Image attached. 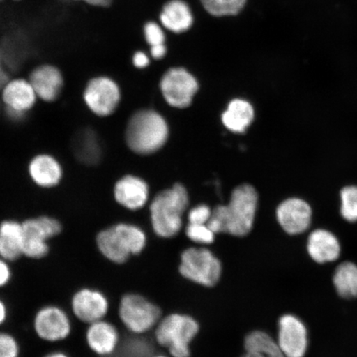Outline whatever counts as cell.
I'll return each mask as SVG.
<instances>
[{
	"label": "cell",
	"mask_w": 357,
	"mask_h": 357,
	"mask_svg": "<svg viewBox=\"0 0 357 357\" xmlns=\"http://www.w3.org/2000/svg\"><path fill=\"white\" fill-rule=\"evenodd\" d=\"M341 213L348 222L357 221V187L347 186L341 191Z\"/></svg>",
	"instance_id": "obj_29"
},
{
	"label": "cell",
	"mask_w": 357,
	"mask_h": 357,
	"mask_svg": "<svg viewBox=\"0 0 357 357\" xmlns=\"http://www.w3.org/2000/svg\"><path fill=\"white\" fill-rule=\"evenodd\" d=\"M156 344L167 349L171 357H191V344L200 330L198 320L184 312H169L156 324Z\"/></svg>",
	"instance_id": "obj_4"
},
{
	"label": "cell",
	"mask_w": 357,
	"mask_h": 357,
	"mask_svg": "<svg viewBox=\"0 0 357 357\" xmlns=\"http://www.w3.org/2000/svg\"><path fill=\"white\" fill-rule=\"evenodd\" d=\"M254 119L253 107L243 100L230 102L227 110L222 115V121L229 130L236 133H243L252 124Z\"/></svg>",
	"instance_id": "obj_24"
},
{
	"label": "cell",
	"mask_w": 357,
	"mask_h": 357,
	"mask_svg": "<svg viewBox=\"0 0 357 357\" xmlns=\"http://www.w3.org/2000/svg\"><path fill=\"white\" fill-rule=\"evenodd\" d=\"M12 278L10 262L0 257V288L6 287Z\"/></svg>",
	"instance_id": "obj_33"
},
{
	"label": "cell",
	"mask_w": 357,
	"mask_h": 357,
	"mask_svg": "<svg viewBox=\"0 0 357 357\" xmlns=\"http://www.w3.org/2000/svg\"><path fill=\"white\" fill-rule=\"evenodd\" d=\"M278 345L285 357H303L307 347L305 325L297 317L287 314L279 320Z\"/></svg>",
	"instance_id": "obj_16"
},
{
	"label": "cell",
	"mask_w": 357,
	"mask_h": 357,
	"mask_svg": "<svg viewBox=\"0 0 357 357\" xmlns=\"http://www.w3.org/2000/svg\"><path fill=\"white\" fill-rule=\"evenodd\" d=\"M244 354L240 357H285L278 342L269 334L256 330L244 338Z\"/></svg>",
	"instance_id": "obj_23"
},
{
	"label": "cell",
	"mask_w": 357,
	"mask_h": 357,
	"mask_svg": "<svg viewBox=\"0 0 357 357\" xmlns=\"http://www.w3.org/2000/svg\"><path fill=\"white\" fill-rule=\"evenodd\" d=\"M248 0H200L209 15L216 17H234L244 10Z\"/></svg>",
	"instance_id": "obj_27"
},
{
	"label": "cell",
	"mask_w": 357,
	"mask_h": 357,
	"mask_svg": "<svg viewBox=\"0 0 357 357\" xmlns=\"http://www.w3.org/2000/svg\"><path fill=\"white\" fill-rule=\"evenodd\" d=\"M114 199L129 211H138L145 206L149 190L146 183L133 176H124L114 186Z\"/></svg>",
	"instance_id": "obj_19"
},
{
	"label": "cell",
	"mask_w": 357,
	"mask_h": 357,
	"mask_svg": "<svg viewBox=\"0 0 357 357\" xmlns=\"http://www.w3.org/2000/svg\"><path fill=\"white\" fill-rule=\"evenodd\" d=\"M70 307L75 318L89 325L105 319L109 314L110 303L100 290L86 287L73 294Z\"/></svg>",
	"instance_id": "obj_15"
},
{
	"label": "cell",
	"mask_w": 357,
	"mask_h": 357,
	"mask_svg": "<svg viewBox=\"0 0 357 357\" xmlns=\"http://www.w3.org/2000/svg\"><path fill=\"white\" fill-rule=\"evenodd\" d=\"M194 21L193 12L184 0H169L160 13V24L169 32L176 34L189 31Z\"/></svg>",
	"instance_id": "obj_20"
},
{
	"label": "cell",
	"mask_w": 357,
	"mask_h": 357,
	"mask_svg": "<svg viewBox=\"0 0 357 357\" xmlns=\"http://www.w3.org/2000/svg\"><path fill=\"white\" fill-rule=\"evenodd\" d=\"M77 1H83L89 6L96 7H109L113 3V0H77Z\"/></svg>",
	"instance_id": "obj_36"
},
{
	"label": "cell",
	"mask_w": 357,
	"mask_h": 357,
	"mask_svg": "<svg viewBox=\"0 0 357 357\" xmlns=\"http://www.w3.org/2000/svg\"><path fill=\"white\" fill-rule=\"evenodd\" d=\"M28 79L37 93L39 102L52 105L59 100L66 88V78L56 65L40 64L30 71Z\"/></svg>",
	"instance_id": "obj_14"
},
{
	"label": "cell",
	"mask_w": 357,
	"mask_h": 357,
	"mask_svg": "<svg viewBox=\"0 0 357 357\" xmlns=\"http://www.w3.org/2000/svg\"><path fill=\"white\" fill-rule=\"evenodd\" d=\"M258 205L257 192L251 185H242L233 191L229 204L212 211L207 223L214 234L243 238L251 233Z\"/></svg>",
	"instance_id": "obj_1"
},
{
	"label": "cell",
	"mask_w": 357,
	"mask_h": 357,
	"mask_svg": "<svg viewBox=\"0 0 357 357\" xmlns=\"http://www.w3.org/2000/svg\"><path fill=\"white\" fill-rule=\"evenodd\" d=\"M26 176L31 184L42 190H52L64 181L66 169L58 156L48 151H39L26 163Z\"/></svg>",
	"instance_id": "obj_11"
},
{
	"label": "cell",
	"mask_w": 357,
	"mask_h": 357,
	"mask_svg": "<svg viewBox=\"0 0 357 357\" xmlns=\"http://www.w3.org/2000/svg\"><path fill=\"white\" fill-rule=\"evenodd\" d=\"M44 357H69L67 356L65 352L62 351H53L51 354L45 356Z\"/></svg>",
	"instance_id": "obj_38"
},
{
	"label": "cell",
	"mask_w": 357,
	"mask_h": 357,
	"mask_svg": "<svg viewBox=\"0 0 357 357\" xmlns=\"http://www.w3.org/2000/svg\"><path fill=\"white\" fill-rule=\"evenodd\" d=\"M22 225V255L40 260L46 257L50 252L49 241L61 234L63 225L58 218L43 215L26 218Z\"/></svg>",
	"instance_id": "obj_8"
},
{
	"label": "cell",
	"mask_w": 357,
	"mask_h": 357,
	"mask_svg": "<svg viewBox=\"0 0 357 357\" xmlns=\"http://www.w3.org/2000/svg\"><path fill=\"white\" fill-rule=\"evenodd\" d=\"M188 205V193L181 184L156 195L150 205L154 234L160 238H175L182 229L183 215Z\"/></svg>",
	"instance_id": "obj_3"
},
{
	"label": "cell",
	"mask_w": 357,
	"mask_h": 357,
	"mask_svg": "<svg viewBox=\"0 0 357 357\" xmlns=\"http://www.w3.org/2000/svg\"><path fill=\"white\" fill-rule=\"evenodd\" d=\"M75 153L84 164L96 165L101 158V146L96 134L89 129L78 133L74 142Z\"/></svg>",
	"instance_id": "obj_25"
},
{
	"label": "cell",
	"mask_w": 357,
	"mask_h": 357,
	"mask_svg": "<svg viewBox=\"0 0 357 357\" xmlns=\"http://www.w3.org/2000/svg\"><path fill=\"white\" fill-rule=\"evenodd\" d=\"M211 215V208L208 205L201 204L192 208L187 218L190 225H207Z\"/></svg>",
	"instance_id": "obj_32"
},
{
	"label": "cell",
	"mask_w": 357,
	"mask_h": 357,
	"mask_svg": "<svg viewBox=\"0 0 357 357\" xmlns=\"http://www.w3.org/2000/svg\"><path fill=\"white\" fill-rule=\"evenodd\" d=\"M307 249L312 260L318 263L336 261L341 252L336 236L324 229L312 231L307 239Z\"/></svg>",
	"instance_id": "obj_21"
},
{
	"label": "cell",
	"mask_w": 357,
	"mask_h": 357,
	"mask_svg": "<svg viewBox=\"0 0 357 357\" xmlns=\"http://www.w3.org/2000/svg\"><path fill=\"white\" fill-rule=\"evenodd\" d=\"M150 357H171V356L160 354L153 355Z\"/></svg>",
	"instance_id": "obj_39"
},
{
	"label": "cell",
	"mask_w": 357,
	"mask_h": 357,
	"mask_svg": "<svg viewBox=\"0 0 357 357\" xmlns=\"http://www.w3.org/2000/svg\"><path fill=\"white\" fill-rule=\"evenodd\" d=\"M22 236V221L6 220L0 222V257L8 262L24 257Z\"/></svg>",
	"instance_id": "obj_22"
},
{
	"label": "cell",
	"mask_w": 357,
	"mask_h": 357,
	"mask_svg": "<svg viewBox=\"0 0 357 357\" xmlns=\"http://www.w3.org/2000/svg\"><path fill=\"white\" fill-rule=\"evenodd\" d=\"M33 328L41 340L59 342L69 337L73 325L68 314L61 307L46 305L36 312Z\"/></svg>",
	"instance_id": "obj_13"
},
{
	"label": "cell",
	"mask_w": 357,
	"mask_h": 357,
	"mask_svg": "<svg viewBox=\"0 0 357 357\" xmlns=\"http://www.w3.org/2000/svg\"><path fill=\"white\" fill-rule=\"evenodd\" d=\"M118 316L128 333L144 335L155 328L163 317V311L142 294L129 292L120 298Z\"/></svg>",
	"instance_id": "obj_7"
},
{
	"label": "cell",
	"mask_w": 357,
	"mask_h": 357,
	"mask_svg": "<svg viewBox=\"0 0 357 357\" xmlns=\"http://www.w3.org/2000/svg\"><path fill=\"white\" fill-rule=\"evenodd\" d=\"M144 33L146 41L150 45V47L166 43V35H165L162 26L155 22H146L144 26Z\"/></svg>",
	"instance_id": "obj_31"
},
{
	"label": "cell",
	"mask_w": 357,
	"mask_h": 357,
	"mask_svg": "<svg viewBox=\"0 0 357 357\" xmlns=\"http://www.w3.org/2000/svg\"><path fill=\"white\" fill-rule=\"evenodd\" d=\"M3 115L12 123L28 119L39 100L28 77H11L0 88Z\"/></svg>",
	"instance_id": "obj_9"
},
{
	"label": "cell",
	"mask_w": 357,
	"mask_h": 357,
	"mask_svg": "<svg viewBox=\"0 0 357 357\" xmlns=\"http://www.w3.org/2000/svg\"><path fill=\"white\" fill-rule=\"evenodd\" d=\"M167 48L166 44L155 45V46L151 47V54L154 59L160 60L166 56Z\"/></svg>",
	"instance_id": "obj_35"
},
{
	"label": "cell",
	"mask_w": 357,
	"mask_h": 357,
	"mask_svg": "<svg viewBox=\"0 0 357 357\" xmlns=\"http://www.w3.org/2000/svg\"><path fill=\"white\" fill-rule=\"evenodd\" d=\"M169 135L167 123L153 110H140L132 116L126 129L129 149L139 155L155 153L166 144Z\"/></svg>",
	"instance_id": "obj_5"
},
{
	"label": "cell",
	"mask_w": 357,
	"mask_h": 357,
	"mask_svg": "<svg viewBox=\"0 0 357 357\" xmlns=\"http://www.w3.org/2000/svg\"><path fill=\"white\" fill-rule=\"evenodd\" d=\"M178 274L189 282L205 288H213L222 278V262L211 249L191 245L180 254Z\"/></svg>",
	"instance_id": "obj_6"
},
{
	"label": "cell",
	"mask_w": 357,
	"mask_h": 357,
	"mask_svg": "<svg viewBox=\"0 0 357 357\" xmlns=\"http://www.w3.org/2000/svg\"><path fill=\"white\" fill-rule=\"evenodd\" d=\"M98 251L107 261L114 265H123L132 257L140 255L147 245L144 231L128 223H117L97 234Z\"/></svg>",
	"instance_id": "obj_2"
},
{
	"label": "cell",
	"mask_w": 357,
	"mask_h": 357,
	"mask_svg": "<svg viewBox=\"0 0 357 357\" xmlns=\"http://www.w3.org/2000/svg\"><path fill=\"white\" fill-rule=\"evenodd\" d=\"M120 99L121 93L117 83L104 75L89 79L82 92L84 105L91 113L100 118L113 114Z\"/></svg>",
	"instance_id": "obj_10"
},
{
	"label": "cell",
	"mask_w": 357,
	"mask_h": 357,
	"mask_svg": "<svg viewBox=\"0 0 357 357\" xmlns=\"http://www.w3.org/2000/svg\"><path fill=\"white\" fill-rule=\"evenodd\" d=\"M276 217L280 225L287 234H301L310 226L312 209L305 200L288 199L279 205Z\"/></svg>",
	"instance_id": "obj_17"
},
{
	"label": "cell",
	"mask_w": 357,
	"mask_h": 357,
	"mask_svg": "<svg viewBox=\"0 0 357 357\" xmlns=\"http://www.w3.org/2000/svg\"><path fill=\"white\" fill-rule=\"evenodd\" d=\"M3 115V105H2V101L1 98H0V117Z\"/></svg>",
	"instance_id": "obj_40"
},
{
	"label": "cell",
	"mask_w": 357,
	"mask_h": 357,
	"mask_svg": "<svg viewBox=\"0 0 357 357\" xmlns=\"http://www.w3.org/2000/svg\"><path fill=\"white\" fill-rule=\"evenodd\" d=\"M185 236L195 245H200V247L213 245L215 243L217 236L207 225H190V223H188L185 227Z\"/></svg>",
	"instance_id": "obj_28"
},
{
	"label": "cell",
	"mask_w": 357,
	"mask_h": 357,
	"mask_svg": "<svg viewBox=\"0 0 357 357\" xmlns=\"http://www.w3.org/2000/svg\"><path fill=\"white\" fill-rule=\"evenodd\" d=\"M160 86L165 100L169 105L178 109L189 107L199 89L197 80L181 67L167 70L160 80Z\"/></svg>",
	"instance_id": "obj_12"
},
{
	"label": "cell",
	"mask_w": 357,
	"mask_h": 357,
	"mask_svg": "<svg viewBox=\"0 0 357 357\" xmlns=\"http://www.w3.org/2000/svg\"><path fill=\"white\" fill-rule=\"evenodd\" d=\"M333 283L339 296L357 297V266L351 262L342 263L335 271Z\"/></svg>",
	"instance_id": "obj_26"
},
{
	"label": "cell",
	"mask_w": 357,
	"mask_h": 357,
	"mask_svg": "<svg viewBox=\"0 0 357 357\" xmlns=\"http://www.w3.org/2000/svg\"><path fill=\"white\" fill-rule=\"evenodd\" d=\"M86 342L93 354L108 356L117 350L120 344V333L113 323L105 319L88 325Z\"/></svg>",
	"instance_id": "obj_18"
},
{
	"label": "cell",
	"mask_w": 357,
	"mask_h": 357,
	"mask_svg": "<svg viewBox=\"0 0 357 357\" xmlns=\"http://www.w3.org/2000/svg\"><path fill=\"white\" fill-rule=\"evenodd\" d=\"M20 347L13 335L0 332V357H20Z\"/></svg>",
	"instance_id": "obj_30"
},
{
	"label": "cell",
	"mask_w": 357,
	"mask_h": 357,
	"mask_svg": "<svg viewBox=\"0 0 357 357\" xmlns=\"http://www.w3.org/2000/svg\"><path fill=\"white\" fill-rule=\"evenodd\" d=\"M0 1H2V0H0ZM17 1H19V0H17Z\"/></svg>",
	"instance_id": "obj_41"
},
{
	"label": "cell",
	"mask_w": 357,
	"mask_h": 357,
	"mask_svg": "<svg viewBox=\"0 0 357 357\" xmlns=\"http://www.w3.org/2000/svg\"><path fill=\"white\" fill-rule=\"evenodd\" d=\"M8 317V310L6 303L0 300V326L6 322Z\"/></svg>",
	"instance_id": "obj_37"
},
{
	"label": "cell",
	"mask_w": 357,
	"mask_h": 357,
	"mask_svg": "<svg viewBox=\"0 0 357 357\" xmlns=\"http://www.w3.org/2000/svg\"><path fill=\"white\" fill-rule=\"evenodd\" d=\"M149 58L144 52H137L133 56V64L137 68H145V67L149 65Z\"/></svg>",
	"instance_id": "obj_34"
}]
</instances>
